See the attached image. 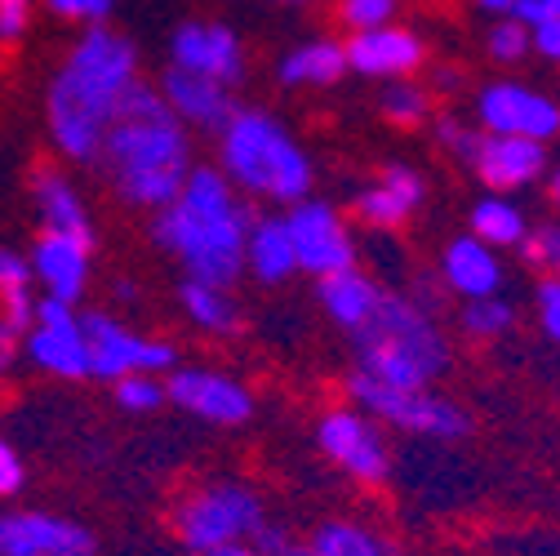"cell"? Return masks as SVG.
I'll use <instances>...</instances> for the list:
<instances>
[{
  "label": "cell",
  "mask_w": 560,
  "mask_h": 556,
  "mask_svg": "<svg viewBox=\"0 0 560 556\" xmlns=\"http://www.w3.org/2000/svg\"><path fill=\"white\" fill-rule=\"evenodd\" d=\"M133 81H143V62H138V45L125 32L103 23L77 36V45L62 54L45 85V129L62 165H98L107 129L116 125Z\"/></svg>",
  "instance_id": "1"
},
{
  "label": "cell",
  "mask_w": 560,
  "mask_h": 556,
  "mask_svg": "<svg viewBox=\"0 0 560 556\" xmlns=\"http://www.w3.org/2000/svg\"><path fill=\"white\" fill-rule=\"evenodd\" d=\"M191 165V134L170 116L156 81H133L94 170H103L116 200L156 215L183 192Z\"/></svg>",
  "instance_id": "2"
},
{
  "label": "cell",
  "mask_w": 560,
  "mask_h": 556,
  "mask_svg": "<svg viewBox=\"0 0 560 556\" xmlns=\"http://www.w3.org/2000/svg\"><path fill=\"white\" fill-rule=\"evenodd\" d=\"M254 210L219 174V165H191L183 192L156 210L152 241L183 263L187 281L232 290L245 271V232Z\"/></svg>",
  "instance_id": "3"
},
{
  "label": "cell",
  "mask_w": 560,
  "mask_h": 556,
  "mask_svg": "<svg viewBox=\"0 0 560 556\" xmlns=\"http://www.w3.org/2000/svg\"><path fill=\"white\" fill-rule=\"evenodd\" d=\"M219 174L258 200L299 205L312 192V161L294 134L262 107H236L219 129Z\"/></svg>",
  "instance_id": "4"
},
{
  "label": "cell",
  "mask_w": 560,
  "mask_h": 556,
  "mask_svg": "<svg viewBox=\"0 0 560 556\" xmlns=\"http://www.w3.org/2000/svg\"><path fill=\"white\" fill-rule=\"evenodd\" d=\"M352 347L357 374L400 392H428V383L450 366L445 334L413 299L400 294H383L374 321L352 334Z\"/></svg>",
  "instance_id": "5"
},
{
  "label": "cell",
  "mask_w": 560,
  "mask_h": 556,
  "mask_svg": "<svg viewBox=\"0 0 560 556\" xmlns=\"http://www.w3.org/2000/svg\"><path fill=\"white\" fill-rule=\"evenodd\" d=\"M262 503L249 485L236 480H219V485H200L191 490L178 508H174V534L183 538V547L214 552L228 543H249V534L262 525Z\"/></svg>",
  "instance_id": "6"
},
{
  "label": "cell",
  "mask_w": 560,
  "mask_h": 556,
  "mask_svg": "<svg viewBox=\"0 0 560 556\" xmlns=\"http://www.w3.org/2000/svg\"><path fill=\"white\" fill-rule=\"evenodd\" d=\"M81 329H85V343H90V379L116 383L125 374H161V370L178 366L174 343L133 329L112 312H98V308L81 312Z\"/></svg>",
  "instance_id": "7"
},
{
  "label": "cell",
  "mask_w": 560,
  "mask_h": 556,
  "mask_svg": "<svg viewBox=\"0 0 560 556\" xmlns=\"http://www.w3.org/2000/svg\"><path fill=\"white\" fill-rule=\"evenodd\" d=\"M347 392L361 405L365 419H383L400 432H418V437H436V441H463L471 432V419L445 396L432 392H400V387H383L365 374L347 379Z\"/></svg>",
  "instance_id": "8"
},
{
  "label": "cell",
  "mask_w": 560,
  "mask_h": 556,
  "mask_svg": "<svg viewBox=\"0 0 560 556\" xmlns=\"http://www.w3.org/2000/svg\"><path fill=\"white\" fill-rule=\"evenodd\" d=\"M19 352L49 379H62V383L90 379V343L81 329V312L67 303L36 299V316Z\"/></svg>",
  "instance_id": "9"
},
{
  "label": "cell",
  "mask_w": 560,
  "mask_h": 556,
  "mask_svg": "<svg viewBox=\"0 0 560 556\" xmlns=\"http://www.w3.org/2000/svg\"><path fill=\"white\" fill-rule=\"evenodd\" d=\"M0 556H98V534L49 508H5Z\"/></svg>",
  "instance_id": "10"
},
{
  "label": "cell",
  "mask_w": 560,
  "mask_h": 556,
  "mask_svg": "<svg viewBox=\"0 0 560 556\" xmlns=\"http://www.w3.org/2000/svg\"><path fill=\"white\" fill-rule=\"evenodd\" d=\"M285 232H290L299 271L334 276V271L357 267L352 232H347V223L338 219V210H334V205H325V200H312V196H307V200L290 205Z\"/></svg>",
  "instance_id": "11"
},
{
  "label": "cell",
  "mask_w": 560,
  "mask_h": 556,
  "mask_svg": "<svg viewBox=\"0 0 560 556\" xmlns=\"http://www.w3.org/2000/svg\"><path fill=\"white\" fill-rule=\"evenodd\" d=\"M476 120L485 134H508V138H529L542 143L560 134V103L521 85V81H494L476 99Z\"/></svg>",
  "instance_id": "12"
},
{
  "label": "cell",
  "mask_w": 560,
  "mask_h": 556,
  "mask_svg": "<svg viewBox=\"0 0 560 556\" xmlns=\"http://www.w3.org/2000/svg\"><path fill=\"white\" fill-rule=\"evenodd\" d=\"M165 401L178 405L183 414H191V419L219 424V428H236L254 414L249 387L223 370H209V366H174L165 379Z\"/></svg>",
  "instance_id": "13"
},
{
  "label": "cell",
  "mask_w": 560,
  "mask_h": 556,
  "mask_svg": "<svg viewBox=\"0 0 560 556\" xmlns=\"http://www.w3.org/2000/svg\"><path fill=\"white\" fill-rule=\"evenodd\" d=\"M23 254H27V267H32L36 299H54V303L77 308L90 294V276H94V245L90 241L36 232Z\"/></svg>",
  "instance_id": "14"
},
{
  "label": "cell",
  "mask_w": 560,
  "mask_h": 556,
  "mask_svg": "<svg viewBox=\"0 0 560 556\" xmlns=\"http://www.w3.org/2000/svg\"><path fill=\"white\" fill-rule=\"evenodd\" d=\"M170 67L191 77H205L223 90H236L245 81V45L228 23H178L170 36Z\"/></svg>",
  "instance_id": "15"
},
{
  "label": "cell",
  "mask_w": 560,
  "mask_h": 556,
  "mask_svg": "<svg viewBox=\"0 0 560 556\" xmlns=\"http://www.w3.org/2000/svg\"><path fill=\"white\" fill-rule=\"evenodd\" d=\"M320 450L361 485H387L392 476V454L383 445V432L374 419H365L361 409H334L316 428Z\"/></svg>",
  "instance_id": "16"
},
{
  "label": "cell",
  "mask_w": 560,
  "mask_h": 556,
  "mask_svg": "<svg viewBox=\"0 0 560 556\" xmlns=\"http://www.w3.org/2000/svg\"><path fill=\"white\" fill-rule=\"evenodd\" d=\"M32 210L40 232H58V236H77L98 245L94 236V215L77 187V178L67 174V165H36L32 170Z\"/></svg>",
  "instance_id": "17"
},
{
  "label": "cell",
  "mask_w": 560,
  "mask_h": 556,
  "mask_svg": "<svg viewBox=\"0 0 560 556\" xmlns=\"http://www.w3.org/2000/svg\"><path fill=\"white\" fill-rule=\"evenodd\" d=\"M156 90H161L170 116H174L187 134H191V129L219 134V129L232 120V112L241 107L232 90L205 81V77H191V72H178V67H165L161 81H156Z\"/></svg>",
  "instance_id": "18"
},
{
  "label": "cell",
  "mask_w": 560,
  "mask_h": 556,
  "mask_svg": "<svg viewBox=\"0 0 560 556\" xmlns=\"http://www.w3.org/2000/svg\"><path fill=\"white\" fill-rule=\"evenodd\" d=\"M347 49V67L361 77H378V81H405L423 67L428 49L413 32L405 27H370V32H357L352 40L342 45Z\"/></svg>",
  "instance_id": "19"
},
{
  "label": "cell",
  "mask_w": 560,
  "mask_h": 556,
  "mask_svg": "<svg viewBox=\"0 0 560 556\" xmlns=\"http://www.w3.org/2000/svg\"><path fill=\"white\" fill-rule=\"evenodd\" d=\"M476 170V178L494 192H512V187H529L542 170H547V148L529 143V138H508V134H485L467 161Z\"/></svg>",
  "instance_id": "20"
},
{
  "label": "cell",
  "mask_w": 560,
  "mask_h": 556,
  "mask_svg": "<svg viewBox=\"0 0 560 556\" xmlns=\"http://www.w3.org/2000/svg\"><path fill=\"white\" fill-rule=\"evenodd\" d=\"M423 174L409 170V165H387L378 183H370L361 196H357V215L370 223V228H400L413 219V210L423 205Z\"/></svg>",
  "instance_id": "21"
},
{
  "label": "cell",
  "mask_w": 560,
  "mask_h": 556,
  "mask_svg": "<svg viewBox=\"0 0 560 556\" xmlns=\"http://www.w3.org/2000/svg\"><path fill=\"white\" fill-rule=\"evenodd\" d=\"M445 286L463 299H494L499 286H503V267L494 258V250L480 245L476 236H458L445 245Z\"/></svg>",
  "instance_id": "22"
},
{
  "label": "cell",
  "mask_w": 560,
  "mask_h": 556,
  "mask_svg": "<svg viewBox=\"0 0 560 556\" xmlns=\"http://www.w3.org/2000/svg\"><path fill=\"white\" fill-rule=\"evenodd\" d=\"M320 303L325 312L347 329V334H357L374 321L378 303H383V290L370 281L365 271L357 267H347V271H334V276H320Z\"/></svg>",
  "instance_id": "23"
},
{
  "label": "cell",
  "mask_w": 560,
  "mask_h": 556,
  "mask_svg": "<svg viewBox=\"0 0 560 556\" xmlns=\"http://www.w3.org/2000/svg\"><path fill=\"white\" fill-rule=\"evenodd\" d=\"M245 271L262 286H285L299 271L285 219H254L245 232Z\"/></svg>",
  "instance_id": "24"
},
{
  "label": "cell",
  "mask_w": 560,
  "mask_h": 556,
  "mask_svg": "<svg viewBox=\"0 0 560 556\" xmlns=\"http://www.w3.org/2000/svg\"><path fill=\"white\" fill-rule=\"evenodd\" d=\"M347 72V49L338 40H303L280 58L276 77L280 85L303 90V85H338Z\"/></svg>",
  "instance_id": "25"
},
{
  "label": "cell",
  "mask_w": 560,
  "mask_h": 556,
  "mask_svg": "<svg viewBox=\"0 0 560 556\" xmlns=\"http://www.w3.org/2000/svg\"><path fill=\"white\" fill-rule=\"evenodd\" d=\"M178 308H183V316H187L196 329H205V334L228 338V334L241 329V308H236L232 290L200 286V281H183V286H178Z\"/></svg>",
  "instance_id": "26"
},
{
  "label": "cell",
  "mask_w": 560,
  "mask_h": 556,
  "mask_svg": "<svg viewBox=\"0 0 560 556\" xmlns=\"http://www.w3.org/2000/svg\"><path fill=\"white\" fill-rule=\"evenodd\" d=\"M525 215L516 210L512 200L503 196H485L476 210H471V236L489 250H508V245H521L525 241Z\"/></svg>",
  "instance_id": "27"
},
{
  "label": "cell",
  "mask_w": 560,
  "mask_h": 556,
  "mask_svg": "<svg viewBox=\"0 0 560 556\" xmlns=\"http://www.w3.org/2000/svg\"><path fill=\"white\" fill-rule=\"evenodd\" d=\"M312 556H392V543L357 521H329L312 534Z\"/></svg>",
  "instance_id": "28"
},
{
  "label": "cell",
  "mask_w": 560,
  "mask_h": 556,
  "mask_svg": "<svg viewBox=\"0 0 560 556\" xmlns=\"http://www.w3.org/2000/svg\"><path fill=\"white\" fill-rule=\"evenodd\" d=\"M512 321H516V312H512V303L508 299H467V308H463V316H458V325H463V334L467 338H499V334H508L512 329Z\"/></svg>",
  "instance_id": "29"
},
{
  "label": "cell",
  "mask_w": 560,
  "mask_h": 556,
  "mask_svg": "<svg viewBox=\"0 0 560 556\" xmlns=\"http://www.w3.org/2000/svg\"><path fill=\"white\" fill-rule=\"evenodd\" d=\"M378 107H383V116H387L392 125H400V129H413V125H423V120H428V107H432V99H428V90H423V85L396 81V85H387V90H383Z\"/></svg>",
  "instance_id": "30"
},
{
  "label": "cell",
  "mask_w": 560,
  "mask_h": 556,
  "mask_svg": "<svg viewBox=\"0 0 560 556\" xmlns=\"http://www.w3.org/2000/svg\"><path fill=\"white\" fill-rule=\"evenodd\" d=\"M112 396L129 414H156L165 405V379L161 374H125L112 383Z\"/></svg>",
  "instance_id": "31"
},
{
  "label": "cell",
  "mask_w": 560,
  "mask_h": 556,
  "mask_svg": "<svg viewBox=\"0 0 560 556\" xmlns=\"http://www.w3.org/2000/svg\"><path fill=\"white\" fill-rule=\"evenodd\" d=\"M36 316V294H5L0 299V347L19 352Z\"/></svg>",
  "instance_id": "32"
},
{
  "label": "cell",
  "mask_w": 560,
  "mask_h": 556,
  "mask_svg": "<svg viewBox=\"0 0 560 556\" xmlns=\"http://www.w3.org/2000/svg\"><path fill=\"white\" fill-rule=\"evenodd\" d=\"M45 14L62 23H81V27H103L116 10V0H40Z\"/></svg>",
  "instance_id": "33"
},
{
  "label": "cell",
  "mask_w": 560,
  "mask_h": 556,
  "mask_svg": "<svg viewBox=\"0 0 560 556\" xmlns=\"http://www.w3.org/2000/svg\"><path fill=\"white\" fill-rule=\"evenodd\" d=\"M36 5L40 0H0V49H14L27 40L36 23Z\"/></svg>",
  "instance_id": "34"
},
{
  "label": "cell",
  "mask_w": 560,
  "mask_h": 556,
  "mask_svg": "<svg viewBox=\"0 0 560 556\" xmlns=\"http://www.w3.org/2000/svg\"><path fill=\"white\" fill-rule=\"evenodd\" d=\"M489 58H499V62H521L529 54V27H521L516 19H503L489 27Z\"/></svg>",
  "instance_id": "35"
},
{
  "label": "cell",
  "mask_w": 560,
  "mask_h": 556,
  "mask_svg": "<svg viewBox=\"0 0 560 556\" xmlns=\"http://www.w3.org/2000/svg\"><path fill=\"white\" fill-rule=\"evenodd\" d=\"M338 14L347 27L370 32V27H387L396 14V0H338Z\"/></svg>",
  "instance_id": "36"
},
{
  "label": "cell",
  "mask_w": 560,
  "mask_h": 556,
  "mask_svg": "<svg viewBox=\"0 0 560 556\" xmlns=\"http://www.w3.org/2000/svg\"><path fill=\"white\" fill-rule=\"evenodd\" d=\"M5 294H36L32 290V267L27 254L14 245H0V299Z\"/></svg>",
  "instance_id": "37"
},
{
  "label": "cell",
  "mask_w": 560,
  "mask_h": 556,
  "mask_svg": "<svg viewBox=\"0 0 560 556\" xmlns=\"http://www.w3.org/2000/svg\"><path fill=\"white\" fill-rule=\"evenodd\" d=\"M23 485H27V463L10 437H0V499H19Z\"/></svg>",
  "instance_id": "38"
},
{
  "label": "cell",
  "mask_w": 560,
  "mask_h": 556,
  "mask_svg": "<svg viewBox=\"0 0 560 556\" xmlns=\"http://www.w3.org/2000/svg\"><path fill=\"white\" fill-rule=\"evenodd\" d=\"M436 138H441V148H450V152H454V157L467 165V161H471V152H476V143H480V129H467V125H458V120L441 116Z\"/></svg>",
  "instance_id": "39"
},
{
  "label": "cell",
  "mask_w": 560,
  "mask_h": 556,
  "mask_svg": "<svg viewBox=\"0 0 560 556\" xmlns=\"http://www.w3.org/2000/svg\"><path fill=\"white\" fill-rule=\"evenodd\" d=\"M538 316L551 343H560V276H547L538 286Z\"/></svg>",
  "instance_id": "40"
},
{
  "label": "cell",
  "mask_w": 560,
  "mask_h": 556,
  "mask_svg": "<svg viewBox=\"0 0 560 556\" xmlns=\"http://www.w3.org/2000/svg\"><path fill=\"white\" fill-rule=\"evenodd\" d=\"M529 54H542L547 62H560V19H542L529 27Z\"/></svg>",
  "instance_id": "41"
},
{
  "label": "cell",
  "mask_w": 560,
  "mask_h": 556,
  "mask_svg": "<svg viewBox=\"0 0 560 556\" xmlns=\"http://www.w3.org/2000/svg\"><path fill=\"white\" fill-rule=\"evenodd\" d=\"M200 556H258L249 543H228V547H214V552H200Z\"/></svg>",
  "instance_id": "42"
},
{
  "label": "cell",
  "mask_w": 560,
  "mask_h": 556,
  "mask_svg": "<svg viewBox=\"0 0 560 556\" xmlns=\"http://www.w3.org/2000/svg\"><path fill=\"white\" fill-rule=\"evenodd\" d=\"M458 72H450V67H441V72H436V90H445V94H458Z\"/></svg>",
  "instance_id": "43"
},
{
  "label": "cell",
  "mask_w": 560,
  "mask_h": 556,
  "mask_svg": "<svg viewBox=\"0 0 560 556\" xmlns=\"http://www.w3.org/2000/svg\"><path fill=\"white\" fill-rule=\"evenodd\" d=\"M476 5H480L485 14H512L516 0H476Z\"/></svg>",
  "instance_id": "44"
},
{
  "label": "cell",
  "mask_w": 560,
  "mask_h": 556,
  "mask_svg": "<svg viewBox=\"0 0 560 556\" xmlns=\"http://www.w3.org/2000/svg\"><path fill=\"white\" fill-rule=\"evenodd\" d=\"M14 361H19V352H10V347H0V383H5V379H10Z\"/></svg>",
  "instance_id": "45"
},
{
  "label": "cell",
  "mask_w": 560,
  "mask_h": 556,
  "mask_svg": "<svg viewBox=\"0 0 560 556\" xmlns=\"http://www.w3.org/2000/svg\"><path fill=\"white\" fill-rule=\"evenodd\" d=\"M271 556H312V547H307V543H294V538H290L285 547H280V552H271Z\"/></svg>",
  "instance_id": "46"
},
{
  "label": "cell",
  "mask_w": 560,
  "mask_h": 556,
  "mask_svg": "<svg viewBox=\"0 0 560 556\" xmlns=\"http://www.w3.org/2000/svg\"><path fill=\"white\" fill-rule=\"evenodd\" d=\"M542 10H547L551 19H560V0H542Z\"/></svg>",
  "instance_id": "47"
},
{
  "label": "cell",
  "mask_w": 560,
  "mask_h": 556,
  "mask_svg": "<svg viewBox=\"0 0 560 556\" xmlns=\"http://www.w3.org/2000/svg\"><path fill=\"white\" fill-rule=\"evenodd\" d=\"M551 200H556V205H560V170H556V174H551Z\"/></svg>",
  "instance_id": "48"
},
{
  "label": "cell",
  "mask_w": 560,
  "mask_h": 556,
  "mask_svg": "<svg viewBox=\"0 0 560 556\" xmlns=\"http://www.w3.org/2000/svg\"><path fill=\"white\" fill-rule=\"evenodd\" d=\"M285 5H307V0H285Z\"/></svg>",
  "instance_id": "49"
},
{
  "label": "cell",
  "mask_w": 560,
  "mask_h": 556,
  "mask_svg": "<svg viewBox=\"0 0 560 556\" xmlns=\"http://www.w3.org/2000/svg\"><path fill=\"white\" fill-rule=\"evenodd\" d=\"M556 276H560V258H556Z\"/></svg>",
  "instance_id": "50"
}]
</instances>
